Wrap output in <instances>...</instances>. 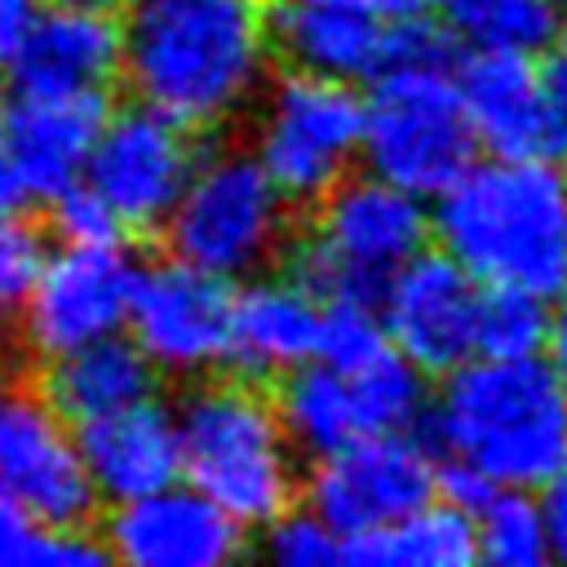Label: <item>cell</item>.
<instances>
[{
  "label": "cell",
  "mask_w": 567,
  "mask_h": 567,
  "mask_svg": "<svg viewBox=\"0 0 567 567\" xmlns=\"http://www.w3.org/2000/svg\"><path fill=\"white\" fill-rule=\"evenodd\" d=\"M496 492H501V483H496L492 474H483L478 465H470V461H461V456H443V465H439V496H443L447 505H456V509H465V514L478 518V509H483Z\"/></svg>",
  "instance_id": "cell-34"
},
{
  "label": "cell",
  "mask_w": 567,
  "mask_h": 567,
  "mask_svg": "<svg viewBox=\"0 0 567 567\" xmlns=\"http://www.w3.org/2000/svg\"><path fill=\"white\" fill-rule=\"evenodd\" d=\"M363 124L368 97L350 80L288 71L261 97L252 151L292 204H319L363 155Z\"/></svg>",
  "instance_id": "cell-8"
},
{
  "label": "cell",
  "mask_w": 567,
  "mask_h": 567,
  "mask_svg": "<svg viewBox=\"0 0 567 567\" xmlns=\"http://www.w3.org/2000/svg\"><path fill=\"white\" fill-rule=\"evenodd\" d=\"M4 111H9V102H4V89H0V120H4Z\"/></svg>",
  "instance_id": "cell-42"
},
{
  "label": "cell",
  "mask_w": 567,
  "mask_h": 567,
  "mask_svg": "<svg viewBox=\"0 0 567 567\" xmlns=\"http://www.w3.org/2000/svg\"><path fill=\"white\" fill-rule=\"evenodd\" d=\"M474 523H478V558L496 567H540L545 558H554L545 501H536L532 487H501L478 509Z\"/></svg>",
  "instance_id": "cell-27"
},
{
  "label": "cell",
  "mask_w": 567,
  "mask_h": 567,
  "mask_svg": "<svg viewBox=\"0 0 567 567\" xmlns=\"http://www.w3.org/2000/svg\"><path fill=\"white\" fill-rule=\"evenodd\" d=\"M563 40H567V13H563Z\"/></svg>",
  "instance_id": "cell-43"
},
{
  "label": "cell",
  "mask_w": 567,
  "mask_h": 567,
  "mask_svg": "<svg viewBox=\"0 0 567 567\" xmlns=\"http://www.w3.org/2000/svg\"><path fill=\"white\" fill-rule=\"evenodd\" d=\"M350 381H354L368 434L416 430V421L425 416V368H416L399 346H390L368 368L350 372Z\"/></svg>",
  "instance_id": "cell-28"
},
{
  "label": "cell",
  "mask_w": 567,
  "mask_h": 567,
  "mask_svg": "<svg viewBox=\"0 0 567 567\" xmlns=\"http://www.w3.org/2000/svg\"><path fill=\"white\" fill-rule=\"evenodd\" d=\"M434 235L483 284L567 292V168L558 159L470 164L434 204Z\"/></svg>",
  "instance_id": "cell-2"
},
{
  "label": "cell",
  "mask_w": 567,
  "mask_h": 567,
  "mask_svg": "<svg viewBox=\"0 0 567 567\" xmlns=\"http://www.w3.org/2000/svg\"><path fill=\"white\" fill-rule=\"evenodd\" d=\"M390 328L381 319V310H372V301H328L323 306V341H319V359L341 368V372H359L372 359H381L390 350Z\"/></svg>",
  "instance_id": "cell-30"
},
{
  "label": "cell",
  "mask_w": 567,
  "mask_h": 567,
  "mask_svg": "<svg viewBox=\"0 0 567 567\" xmlns=\"http://www.w3.org/2000/svg\"><path fill=\"white\" fill-rule=\"evenodd\" d=\"M549 297L514 284H483V310H478V354L496 359H527L540 354L549 341L554 310Z\"/></svg>",
  "instance_id": "cell-29"
},
{
  "label": "cell",
  "mask_w": 567,
  "mask_h": 567,
  "mask_svg": "<svg viewBox=\"0 0 567 567\" xmlns=\"http://www.w3.org/2000/svg\"><path fill=\"white\" fill-rule=\"evenodd\" d=\"M27 199H31V190H27V182H22L18 164H13V155L0 146V217H13Z\"/></svg>",
  "instance_id": "cell-38"
},
{
  "label": "cell",
  "mask_w": 567,
  "mask_h": 567,
  "mask_svg": "<svg viewBox=\"0 0 567 567\" xmlns=\"http://www.w3.org/2000/svg\"><path fill=\"white\" fill-rule=\"evenodd\" d=\"M155 372L159 368L146 359V350L133 337L124 341L115 332V337H102V341H89L80 350L49 359L44 394L58 403V412L71 425H84V421H97L106 412L151 399Z\"/></svg>",
  "instance_id": "cell-22"
},
{
  "label": "cell",
  "mask_w": 567,
  "mask_h": 567,
  "mask_svg": "<svg viewBox=\"0 0 567 567\" xmlns=\"http://www.w3.org/2000/svg\"><path fill=\"white\" fill-rule=\"evenodd\" d=\"M390 341L425 372H452L478 354L483 279L447 248H421L381 292Z\"/></svg>",
  "instance_id": "cell-14"
},
{
  "label": "cell",
  "mask_w": 567,
  "mask_h": 567,
  "mask_svg": "<svg viewBox=\"0 0 567 567\" xmlns=\"http://www.w3.org/2000/svg\"><path fill=\"white\" fill-rule=\"evenodd\" d=\"M545 89H549V111L558 128V159L567 164V49L545 62Z\"/></svg>",
  "instance_id": "cell-36"
},
{
  "label": "cell",
  "mask_w": 567,
  "mask_h": 567,
  "mask_svg": "<svg viewBox=\"0 0 567 567\" xmlns=\"http://www.w3.org/2000/svg\"><path fill=\"white\" fill-rule=\"evenodd\" d=\"M266 554L279 567H332L346 563V536L315 509H284L275 523H266Z\"/></svg>",
  "instance_id": "cell-31"
},
{
  "label": "cell",
  "mask_w": 567,
  "mask_h": 567,
  "mask_svg": "<svg viewBox=\"0 0 567 567\" xmlns=\"http://www.w3.org/2000/svg\"><path fill=\"white\" fill-rule=\"evenodd\" d=\"M199 155L190 146V124L137 97L106 120L84 182L106 195L124 230H155L173 217Z\"/></svg>",
  "instance_id": "cell-12"
},
{
  "label": "cell",
  "mask_w": 567,
  "mask_h": 567,
  "mask_svg": "<svg viewBox=\"0 0 567 567\" xmlns=\"http://www.w3.org/2000/svg\"><path fill=\"white\" fill-rule=\"evenodd\" d=\"M439 496V461L412 430L359 434L315 461L306 501L346 540L408 518Z\"/></svg>",
  "instance_id": "cell-9"
},
{
  "label": "cell",
  "mask_w": 567,
  "mask_h": 567,
  "mask_svg": "<svg viewBox=\"0 0 567 567\" xmlns=\"http://www.w3.org/2000/svg\"><path fill=\"white\" fill-rule=\"evenodd\" d=\"M456 75L478 146L505 159H558L545 62L523 49H474Z\"/></svg>",
  "instance_id": "cell-16"
},
{
  "label": "cell",
  "mask_w": 567,
  "mask_h": 567,
  "mask_svg": "<svg viewBox=\"0 0 567 567\" xmlns=\"http://www.w3.org/2000/svg\"><path fill=\"white\" fill-rule=\"evenodd\" d=\"M66 4H84V9H124V0H66Z\"/></svg>",
  "instance_id": "cell-41"
},
{
  "label": "cell",
  "mask_w": 567,
  "mask_h": 567,
  "mask_svg": "<svg viewBox=\"0 0 567 567\" xmlns=\"http://www.w3.org/2000/svg\"><path fill=\"white\" fill-rule=\"evenodd\" d=\"M137 266L120 244H58L22 306V341L58 359L128 328Z\"/></svg>",
  "instance_id": "cell-10"
},
{
  "label": "cell",
  "mask_w": 567,
  "mask_h": 567,
  "mask_svg": "<svg viewBox=\"0 0 567 567\" xmlns=\"http://www.w3.org/2000/svg\"><path fill=\"white\" fill-rule=\"evenodd\" d=\"M270 40L292 71L350 84L377 75L390 53L385 13L372 0H284Z\"/></svg>",
  "instance_id": "cell-20"
},
{
  "label": "cell",
  "mask_w": 567,
  "mask_h": 567,
  "mask_svg": "<svg viewBox=\"0 0 567 567\" xmlns=\"http://www.w3.org/2000/svg\"><path fill=\"white\" fill-rule=\"evenodd\" d=\"M44 239L31 221H22L18 213L13 217H0V323L9 315H22L40 270H44Z\"/></svg>",
  "instance_id": "cell-32"
},
{
  "label": "cell",
  "mask_w": 567,
  "mask_h": 567,
  "mask_svg": "<svg viewBox=\"0 0 567 567\" xmlns=\"http://www.w3.org/2000/svg\"><path fill=\"white\" fill-rule=\"evenodd\" d=\"M35 0H0V66H9L35 22Z\"/></svg>",
  "instance_id": "cell-35"
},
{
  "label": "cell",
  "mask_w": 567,
  "mask_h": 567,
  "mask_svg": "<svg viewBox=\"0 0 567 567\" xmlns=\"http://www.w3.org/2000/svg\"><path fill=\"white\" fill-rule=\"evenodd\" d=\"M106 120V93H18L0 120V146L13 155L31 199H53L84 182Z\"/></svg>",
  "instance_id": "cell-18"
},
{
  "label": "cell",
  "mask_w": 567,
  "mask_h": 567,
  "mask_svg": "<svg viewBox=\"0 0 567 567\" xmlns=\"http://www.w3.org/2000/svg\"><path fill=\"white\" fill-rule=\"evenodd\" d=\"M288 204L292 199L266 173L257 151H213L195 164L164 221L168 252L221 279H252L284 244Z\"/></svg>",
  "instance_id": "cell-7"
},
{
  "label": "cell",
  "mask_w": 567,
  "mask_h": 567,
  "mask_svg": "<svg viewBox=\"0 0 567 567\" xmlns=\"http://www.w3.org/2000/svg\"><path fill=\"white\" fill-rule=\"evenodd\" d=\"M430 434L501 487L545 492L567 470V381L540 354H474L447 372Z\"/></svg>",
  "instance_id": "cell-3"
},
{
  "label": "cell",
  "mask_w": 567,
  "mask_h": 567,
  "mask_svg": "<svg viewBox=\"0 0 567 567\" xmlns=\"http://www.w3.org/2000/svg\"><path fill=\"white\" fill-rule=\"evenodd\" d=\"M443 18L470 49L540 53L563 31L554 0H443Z\"/></svg>",
  "instance_id": "cell-25"
},
{
  "label": "cell",
  "mask_w": 567,
  "mask_h": 567,
  "mask_svg": "<svg viewBox=\"0 0 567 567\" xmlns=\"http://www.w3.org/2000/svg\"><path fill=\"white\" fill-rule=\"evenodd\" d=\"M478 151L452 62H385L372 75L363 159L377 177L439 199Z\"/></svg>",
  "instance_id": "cell-5"
},
{
  "label": "cell",
  "mask_w": 567,
  "mask_h": 567,
  "mask_svg": "<svg viewBox=\"0 0 567 567\" xmlns=\"http://www.w3.org/2000/svg\"><path fill=\"white\" fill-rule=\"evenodd\" d=\"M270 31L257 0H124L133 93L190 128L239 115L266 75Z\"/></svg>",
  "instance_id": "cell-1"
},
{
  "label": "cell",
  "mask_w": 567,
  "mask_h": 567,
  "mask_svg": "<svg viewBox=\"0 0 567 567\" xmlns=\"http://www.w3.org/2000/svg\"><path fill=\"white\" fill-rule=\"evenodd\" d=\"M545 518H549V545H554V558L567 563V470L545 487Z\"/></svg>",
  "instance_id": "cell-37"
},
{
  "label": "cell",
  "mask_w": 567,
  "mask_h": 567,
  "mask_svg": "<svg viewBox=\"0 0 567 567\" xmlns=\"http://www.w3.org/2000/svg\"><path fill=\"white\" fill-rule=\"evenodd\" d=\"M390 22L394 18H416V13H430V9H443V0H372Z\"/></svg>",
  "instance_id": "cell-40"
},
{
  "label": "cell",
  "mask_w": 567,
  "mask_h": 567,
  "mask_svg": "<svg viewBox=\"0 0 567 567\" xmlns=\"http://www.w3.org/2000/svg\"><path fill=\"white\" fill-rule=\"evenodd\" d=\"M106 549L128 567H221L244 549V523L182 478L115 505Z\"/></svg>",
  "instance_id": "cell-15"
},
{
  "label": "cell",
  "mask_w": 567,
  "mask_h": 567,
  "mask_svg": "<svg viewBox=\"0 0 567 567\" xmlns=\"http://www.w3.org/2000/svg\"><path fill=\"white\" fill-rule=\"evenodd\" d=\"M230 323L235 292L230 279L168 257L137 275L128 337L146 359L168 377H204L217 363H230Z\"/></svg>",
  "instance_id": "cell-11"
},
{
  "label": "cell",
  "mask_w": 567,
  "mask_h": 567,
  "mask_svg": "<svg viewBox=\"0 0 567 567\" xmlns=\"http://www.w3.org/2000/svg\"><path fill=\"white\" fill-rule=\"evenodd\" d=\"M49 221H53L58 244H120V235H124L120 213L89 182H75L62 195H53L49 199Z\"/></svg>",
  "instance_id": "cell-33"
},
{
  "label": "cell",
  "mask_w": 567,
  "mask_h": 567,
  "mask_svg": "<svg viewBox=\"0 0 567 567\" xmlns=\"http://www.w3.org/2000/svg\"><path fill=\"white\" fill-rule=\"evenodd\" d=\"M478 558L474 514L434 496L408 518L346 540V563L354 567H470Z\"/></svg>",
  "instance_id": "cell-23"
},
{
  "label": "cell",
  "mask_w": 567,
  "mask_h": 567,
  "mask_svg": "<svg viewBox=\"0 0 567 567\" xmlns=\"http://www.w3.org/2000/svg\"><path fill=\"white\" fill-rule=\"evenodd\" d=\"M124 71V18L115 9H84L66 0H49L9 75L18 93H106V84Z\"/></svg>",
  "instance_id": "cell-17"
},
{
  "label": "cell",
  "mask_w": 567,
  "mask_h": 567,
  "mask_svg": "<svg viewBox=\"0 0 567 567\" xmlns=\"http://www.w3.org/2000/svg\"><path fill=\"white\" fill-rule=\"evenodd\" d=\"M434 217L421 195L377 177H346L319 204L315 235L297 248L292 275L328 301H381L385 284L425 248Z\"/></svg>",
  "instance_id": "cell-6"
},
{
  "label": "cell",
  "mask_w": 567,
  "mask_h": 567,
  "mask_svg": "<svg viewBox=\"0 0 567 567\" xmlns=\"http://www.w3.org/2000/svg\"><path fill=\"white\" fill-rule=\"evenodd\" d=\"M0 496L62 527H75L97 501L80 434L44 390L18 381H0Z\"/></svg>",
  "instance_id": "cell-13"
},
{
  "label": "cell",
  "mask_w": 567,
  "mask_h": 567,
  "mask_svg": "<svg viewBox=\"0 0 567 567\" xmlns=\"http://www.w3.org/2000/svg\"><path fill=\"white\" fill-rule=\"evenodd\" d=\"M182 478L230 509L244 527H266L292 509L297 443L279 403L244 381L199 385L177 408Z\"/></svg>",
  "instance_id": "cell-4"
},
{
  "label": "cell",
  "mask_w": 567,
  "mask_h": 567,
  "mask_svg": "<svg viewBox=\"0 0 567 567\" xmlns=\"http://www.w3.org/2000/svg\"><path fill=\"white\" fill-rule=\"evenodd\" d=\"M323 301L292 279H248L235 292L230 363L248 377H288L319 359Z\"/></svg>",
  "instance_id": "cell-21"
},
{
  "label": "cell",
  "mask_w": 567,
  "mask_h": 567,
  "mask_svg": "<svg viewBox=\"0 0 567 567\" xmlns=\"http://www.w3.org/2000/svg\"><path fill=\"white\" fill-rule=\"evenodd\" d=\"M75 434H80V456H84L97 501L124 505L168 483H182L177 412H164L155 399L84 421L75 425Z\"/></svg>",
  "instance_id": "cell-19"
},
{
  "label": "cell",
  "mask_w": 567,
  "mask_h": 567,
  "mask_svg": "<svg viewBox=\"0 0 567 567\" xmlns=\"http://www.w3.org/2000/svg\"><path fill=\"white\" fill-rule=\"evenodd\" d=\"M279 412H284V425H288L297 452H306L315 461L354 443L359 434H368L350 372H341L323 359L288 372L284 394H279Z\"/></svg>",
  "instance_id": "cell-24"
},
{
  "label": "cell",
  "mask_w": 567,
  "mask_h": 567,
  "mask_svg": "<svg viewBox=\"0 0 567 567\" xmlns=\"http://www.w3.org/2000/svg\"><path fill=\"white\" fill-rule=\"evenodd\" d=\"M545 359L554 363V372L567 381V292L558 297L554 306V319H549V341H545Z\"/></svg>",
  "instance_id": "cell-39"
},
{
  "label": "cell",
  "mask_w": 567,
  "mask_h": 567,
  "mask_svg": "<svg viewBox=\"0 0 567 567\" xmlns=\"http://www.w3.org/2000/svg\"><path fill=\"white\" fill-rule=\"evenodd\" d=\"M106 558V540H89L84 532L49 523L13 496H0V567H102Z\"/></svg>",
  "instance_id": "cell-26"
}]
</instances>
